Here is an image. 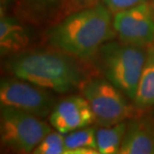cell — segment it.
<instances>
[{"label": "cell", "instance_id": "obj_13", "mask_svg": "<svg viewBox=\"0 0 154 154\" xmlns=\"http://www.w3.org/2000/svg\"><path fill=\"white\" fill-rule=\"evenodd\" d=\"M127 123L125 121L111 126H100L96 129L97 150L100 154L119 153Z\"/></svg>", "mask_w": 154, "mask_h": 154}, {"label": "cell", "instance_id": "obj_4", "mask_svg": "<svg viewBox=\"0 0 154 154\" xmlns=\"http://www.w3.org/2000/svg\"><path fill=\"white\" fill-rule=\"evenodd\" d=\"M88 101L98 126H111L132 117L137 110L129 98L105 77L90 76L80 87Z\"/></svg>", "mask_w": 154, "mask_h": 154}, {"label": "cell", "instance_id": "obj_7", "mask_svg": "<svg viewBox=\"0 0 154 154\" xmlns=\"http://www.w3.org/2000/svg\"><path fill=\"white\" fill-rule=\"evenodd\" d=\"M113 27L124 43L141 47L154 44V14L148 1L113 14Z\"/></svg>", "mask_w": 154, "mask_h": 154}, {"label": "cell", "instance_id": "obj_5", "mask_svg": "<svg viewBox=\"0 0 154 154\" xmlns=\"http://www.w3.org/2000/svg\"><path fill=\"white\" fill-rule=\"evenodd\" d=\"M41 117L1 106L0 137L5 149L16 153H32L36 146L52 131Z\"/></svg>", "mask_w": 154, "mask_h": 154}, {"label": "cell", "instance_id": "obj_2", "mask_svg": "<svg viewBox=\"0 0 154 154\" xmlns=\"http://www.w3.org/2000/svg\"><path fill=\"white\" fill-rule=\"evenodd\" d=\"M78 58L58 49H34L10 55L5 61L7 72L57 93L76 89L88 78Z\"/></svg>", "mask_w": 154, "mask_h": 154}, {"label": "cell", "instance_id": "obj_12", "mask_svg": "<svg viewBox=\"0 0 154 154\" xmlns=\"http://www.w3.org/2000/svg\"><path fill=\"white\" fill-rule=\"evenodd\" d=\"M133 103L138 109L154 106V44L147 47L146 60Z\"/></svg>", "mask_w": 154, "mask_h": 154}, {"label": "cell", "instance_id": "obj_14", "mask_svg": "<svg viewBox=\"0 0 154 154\" xmlns=\"http://www.w3.org/2000/svg\"><path fill=\"white\" fill-rule=\"evenodd\" d=\"M66 154H74L78 149H96V128L86 126L76 129L64 136Z\"/></svg>", "mask_w": 154, "mask_h": 154}, {"label": "cell", "instance_id": "obj_18", "mask_svg": "<svg viewBox=\"0 0 154 154\" xmlns=\"http://www.w3.org/2000/svg\"><path fill=\"white\" fill-rule=\"evenodd\" d=\"M148 2H149L150 6H151L152 12H153V14H154V0H148Z\"/></svg>", "mask_w": 154, "mask_h": 154}, {"label": "cell", "instance_id": "obj_9", "mask_svg": "<svg viewBox=\"0 0 154 154\" xmlns=\"http://www.w3.org/2000/svg\"><path fill=\"white\" fill-rule=\"evenodd\" d=\"M120 154H154V127L148 120L127 123Z\"/></svg>", "mask_w": 154, "mask_h": 154}, {"label": "cell", "instance_id": "obj_8", "mask_svg": "<svg viewBox=\"0 0 154 154\" xmlns=\"http://www.w3.org/2000/svg\"><path fill=\"white\" fill-rule=\"evenodd\" d=\"M48 116L50 125L64 135L95 122L93 111L82 95H71L60 100Z\"/></svg>", "mask_w": 154, "mask_h": 154}, {"label": "cell", "instance_id": "obj_10", "mask_svg": "<svg viewBox=\"0 0 154 154\" xmlns=\"http://www.w3.org/2000/svg\"><path fill=\"white\" fill-rule=\"evenodd\" d=\"M28 28L15 16L1 14L0 50L2 55H13L25 51L30 43Z\"/></svg>", "mask_w": 154, "mask_h": 154}, {"label": "cell", "instance_id": "obj_6", "mask_svg": "<svg viewBox=\"0 0 154 154\" xmlns=\"http://www.w3.org/2000/svg\"><path fill=\"white\" fill-rule=\"evenodd\" d=\"M1 106H8L38 117L49 115L56 98L49 89L18 77H6L0 83Z\"/></svg>", "mask_w": 154, "mask_h": 154}, {"label": "cell", "instance_id": "obj_1", "mask_svg": "<svg viewBox=\"0 0 154 154\" xmlns=\"http://www.w3.org/2000/svg\"><path fill=\"white\" fill-rule=\"evenodd\" d=\"M114 35L112 13L98 2L63 16L47 30L46 41L52 48L84 61L94 58Z\"/></svg>", "mask_w": 154, "mask_h": 154}, {"label": "cell", "instance_id": "obj_3", "mask_svg": "<svg viewBox=\"0 0 154 154\" xmlns=\"http://www.w3.org/2000/svg\"><path fill=\"white\" fill-rule=\"evenodd\" d=\"M147 47L108 41L94 58L103 76L133 101L146 60Z\"/></svg>", "mask_w": 154, "mask_h": 154}, {"label": "cell", "instance_id": "obj_16", "mask_svg": "<svg viewBox=\"0 0 154 154\" xmlns=\"http://www.w3.org/2000/svg\"><path fill=\"white\" fill-rule=\"evenodd\" d=\"M147 1L148 0H101V2L109 9L112 14L134 7V6H137Z\"/></svg>", "mask_w": 154, "mask_h": 154}, {"label": "cell", "instance_id": "obj_11", "mask_svg": "<svg viewBox=\"0 0 154 154\" xmlns=\"http://www.w3.org/2000/svg\"><path fill=\"white\" fill-rule=\"evenodd\" d=\"M67 0H18L16 9L22 18L33 23H44L58 16Z\"/></svg>", "mask_w": 154, "mask_h": 154}, {"label": "cell", "instance_id": "obj_15", "mask_svg": "<svg viewBox=\"0 0 154 154\" xmlns=\"http://www.w3.org/2000/svg\"><path fill=\"white\" fill-rule=\"evenodd\" d=\"M65 135L58 131L52 130L41 140L36 148L33 150L34 154H66L65 143H64Z\"/></svg>", "mask_w": 154, "mask_h": 154}, {"label": "cell", "instance_id": "obj_17", "mask_svg": "<svg viewBox=\"0 0 154 154\" xmlns=\"http://www.w3.org/2000/svg\"><path fill=\"white\" fill-rule=\"evenodd\" d=\"M98 2H100V0H67L58 16H60L61 14V17H63L71 12L89 7Z\"/></svg>", "mask_w": 154, "mask_h": 154}]
</instances>
